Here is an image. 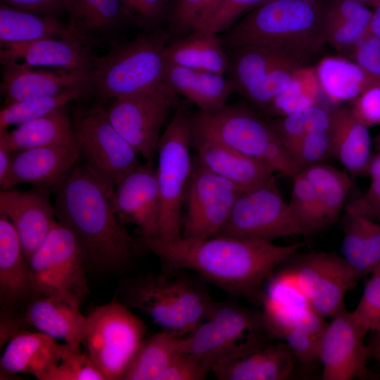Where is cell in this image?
<instances>
[{
	"label": "cell",
	"mask_w": 380,
	"mask_h": 380,
	"mask_svg": "<svg viewBox=\"0 0 380 380\" xmlns=\"http://www.w3.org/2000/svg\"><path fill=\"white\" fill-rule=\"evenodd\" d=\"M141 242L170 270H191L229 294L260 303L265 282L303 246L225 235Z\"/></svg>",
	"instance_id": "cell-1"
},
{
	"label": "cell",
	"mask_w": 380,
	"mask_h": 380,
	"mask_svg": "<svg viewBox=\"0 0 380 380\" xmlns=\"http://www.w3.org/2000/svg\"><path fill=\"white\" fill-rule=\"evenodd\" d=\"M53 192L56 220L75 237L87 267L115 270L127 264L134 239L118 217L111 196L83 163H77Z\"/></svg>",
	"instance_id": "cell-2"
},
{
	"label": "cell",
	"mask_w": 380,
	"mask_h": 380,
	"mask_svg": "<svg viewBox=\"0 0 380 380\" xmlns=\"http://www.w3.org/2000/svg\"><path fill=\"white\" fill-rule=\"evenodd\" d=\"M329 0H268L220 37L224 48L259 45L284 51L308 63L326 39Z\"/></svg>",
	"instance_id": "cell-3"
},
{
	"label": "cell",
	"mask_w": 380,
	"mask_h": 380,
	"mask_svg": "<svg viewBox=\"0 0 380 380\" xmlns=\"http://www.w3.org/2000/svg\"><path fill=\"white\" fill-rule=\"evenodd\" d=\"M165 42L166 36L154 30L96 56L89 73L90 93L100 99H115L165 82Z\"/></svg>",
	"instance_id": "cell-4"
},
{
	"label": "cell",
	"mask_w": 380,
	"mask_h": 380,
	"mask_svg": "<svg viewBox=\"0 0 380 380\" xmlns=\"http://www.w3.org/2000/svg\"><path fill=\"white\" fill-rule=\"evenodd\" d=\"M192 138L219 141L257 159L275 172L292 177L298 172L270 121L245 104L191 115Z\"/></svg>",
	"instance_id": "cell-5"
},
{
	"label": "cell",
	"mask_w": 380,
	"mask_h": 380,
	"mask_svg": "<svg viewBox=\"0 0 380 380\" xmlns=\"http://www.w3.org/2000/svg\"><path fill=\"white\" fill-rule=\"evenodd\" d=\"M191 139V114L182 106L177 109L158 146L160 211L157 235L151 240L167 242L182 237L184 196L193 167Z\"/></svg>",
	"instance_id": "cell-6"
},
{
	"label": "cell",
	"mask_w": 380,
	"mask_h": 380,
	"mask_svg": "<svg viewBox=\"0 0 380 380\" xmlns=\"http://www.w3.org/2000/svg\"><path fill=\"white\" fill-rule=\"evenodd\" d=\"M124 303L148 315L163 329L188 334L203 321L213 300L193 281L184 277H146L129 281Z\"/></svg>",
	"instance_id": "cell-7"
},
{
	"label": "cell",
	"mask_w": 380,
	"mask_h": 380,
	"mask_svg": "<svg viewBox=\"0 0 380 380\" xmlns=\"http://www.w3.org/2000/svg\"><path fill=\"white\" fill-rule=\"evenodd\" d=\"M30 292L80 306L89 293L81 248L66 227L57 222L29 260Z\"/></svg>",
	"instance_id": "cell-8"
},
{
	"label": "cell",
	"mask_w": 380,
	"mask_h": 380,
	"mask_svg": "<svg viewBox=\"0 0 380 380\" xmlns=\"http://www.w3.org/2000/svg\"><path fill=\"white\" fill-rule=\"evenodd\" d=\"M72 120L83 164L113 198L118 182L141 164L139 155L115 129L103 105L76 108Z\"/></svg>",
	"instance_id": "cell-9"
},
{
	"label": "cell",
	"mask_w": 380,
	"mask_h": 380,
	"mask_svg": "<svg viewBox=\"0 0 380 380\" xmlns=\"http://www.w3.org/2000/svg\"><path fill=\"white\" fill-rule=\"evenodd\" d=\"M145 334L142 320L114 298L87 316L83 343L106 380L123 379Z\"/></svg>",
	"instance_id": "cell-10"
},
{
	"label": "cell",
	"mask_w": 380,
	"mask_h": 380,
	"mask_svg": "<svg viewBox=\"0 0 380 380\" xmlns=\"http://www.w3.org/2000/svg\"><path fill=\"white\" fill-rule=\"evenodd\" d=\"M304 235L276 186L274 178L258 187L241 191L229 217L217 235L274 239Z\"/></svg>",
	"instance_id": "cell-11"
},
{
	"label": "cell",
	"mask_w": 380,
	"mask_h": 380,
	"mask_svg": "<svg viewBox=\"0 0 380 380\" xmlns=\"http://www.w3.org/2000/svg\"><path fill=\"white\" fill-rule=\"evenodd\" d=\"M177 94L162 82L138 94L115 99L106 108L115 129L146 161L153 160L160 129Z\"/></svg>",
	"instance_id": "cell-12"
},
{
	"label": "cell",
	"mask_w": 380,
	"mask_h": 380,
	"mask_svg": "<svg viewBox=\"0 0 380 380\" xmlns=\"http://www.w3.org/2000/svg\"><path fill=\"white\" fill-rule=\"evenodd\" d=\"M241 191L230 181L196 161L193 163L184 196L182 237L201 239L216 236L227 222Z\"/></svg>",
	"instance_id": "cell-13"
},
{
	"label": "cell",
	"mask_w": 380,
	"mask_h": 380,
	"mask_svg": "<svg viewBox=\"0 0 380 380\" xmlns=\"http://www.w3.org/2000/svg\"><path fill=\"white\" fill-rule=\"evenodd\" d=\"M296 255L287 267L311 308L325 319L345 310V297L359 279L342 257L322 252Z\"/></svg>",
	"instance_id": "cell-14"
},
{
	"label": "cell",
	"mask_w": 380,
	"mask_h": 380,
	"mask_svg": "<svg viewBox=\"0 0 380 380\" xmlns=\"http://www.w3.org/2000/svg\"><path fill=\"white\" fill-rule=\"evenodd\" d=\"M365 334L346 308L327 322L321 335L318 360L323 380H353L369 376V346Z\"/></svg>",
	"instance_id": "cell-15"
},
{
	"label": "cell",
	"mask_w": 380,
	"mask_h": 380,
	"mask_svg": "<svg viewBox=\"0 0 380 380\" xmlns=\"http://www.w3.org/2000/svg\"><path fill=\"white\" fill-rule=\"evenodd\" d=\"M112 203L121 221L137 227L141 241L156 238L160 199L153 160L141 163L118 182Z\"/></svg>",
	"instance_id": "cell-16"
},
{
	"label": "cell",
	"mask_w": 380,
	"mask_h": 380,
	"mask_svg": "<svg viewBox=\"0 0 380 380\" xmlns=\"http://www.w3.org/2000/svg\"><path fill=\"white\" fill-rule=\"evenodd\" d=\"M51 191L35 188L28 191L6 189L0 192V214L11 222L29 260L58 222Z\"/></svg>",
	"instance_id": "cell-17"
},
{
	"label": "cell",
	"mask_w": 380,
	"mask_h": 380,
	"mask_svg": "<svg viewBox=\"0 0 380 380\" xmlns=\"http://www.w3.org/2000/svg\"><path fill=\"white\" fill-rule=\"evenodd\" d=\"M78 144L44 146L15 152L10 171L1 190L21 184L53 191L80 159Z\"/></svg>",
	"instance_id": "cell-18"
},
{
	"label": "cell",
	"mask_w": 380,
	"mask_h": 380,
	"mask_svg": "<svg viewBox=\"0 0 380 380\" xmlns=\"http://www.w3.org/2000/svg\"><path fill=\"white\" fill-rule=\"evenodd\" d=\"M3 65L1 92L5 96L4 106L57 94L70 88L89 87L90 70L37 71L17 61Z\"/></svg>",
	"instance_id": "cell-19"
},
{
	"label": "cell",
	"mask_w": 380,
	"mask_h": 380,
	"mask_svg": "<svg viewBox=\"0 0 380 380\" xmlns=\"http://www.w3.org/2000/svg\"><path fill=\"white\" fill-rule=\"evenodd\" d=\"M93 44L77 36L49 37L1 48V62L23 59L29 66H52L65 70H91L96 56Z\"/></svg>",
	"instance_id": "cell-20"
},
{
	"label": "cell",
	"mask_w": 380,
	"mask_h": 380,
	"mask_svg": "<svg viewBox=\"0 0 380 380\" xmlns=\"http://www.w3.org/2000/svg\"><path fill=\"white\" fill-rule=\"evenodd\" d=\"M191 147L196 151V161L200 165L230 181L242 191L274 178V170L267 164L219 141L192 138Z\"/></svg>",
	"instance_id": "cell-21"
},
{
	"label": "cell",
	"mask_w": 380,
	"mask_h": 380,
	"mask_svg": "<svg viewBox=\"0 0 380 380\" xmlns=\"http://www.w3.org/2000/svg\"><path fill=\"white\" fill-rule=\"evenodd\" d=\"M297 362L289 346L281 341L224 359L211 371L220 380H283Z\"/></svg>",
	"instance_id": "cell-22"
},
{
	"label": "cell",
	"mask_w": 380,
	"mask_h": 380,
	"mask_svg": "<svg viewBox=\"0 0 380 380\" xmlns=\"http://www.w3.org/2000/svg\"><path fill=\"white\" fill-rule=\"evenodd\" d=\"M38 296L27 306L25 322L55 340L80 348L87 327V317L80 306L55 297Z\"/></svg>",
	"instance_id": "cell-23"
},
{
	"label": "cell",
	"mask_w": 380,
	"mask_h": 380,
	"mask_svg": "<svg viewBox=\"0 0 380 380\" xmlns=\"http://www.w3.org/2000/svg\"><path fill=\"white\" fill-rule=\"evenodd\" d=\"M63 344L39 332L22 331L7 343L0 361L7 373L32 374L44 380L58 362Z\"/></svg>",
	"instance_id": "cell-24"
},
{
	"label": "cell",
	"mask_w": 380,
	"mask_h": 380,
	"mask_svg": "<svg viewBox=\"0 0 380 380\" xmlns=\"http://www.w3.org/2000/svg\"><path fill=\"white\" fill-rule=\"evenodd\" d=\"M329 134L331 156L353 175L367 173L372 158L368 127L350 110L337 108L331 111Z\"/></svg>",
	"instance_id": "cell-25"
},
{
	"label": "cell",
	"mask_w": 380,
	"mask_h": 380,
	"mask_svg": "<svg viewBox=\"0 0 380 380\" xmlns=\"http://www.w3.org/2000/svg\"><path fill=\"white\" fill-rule=\"evenodd\" d=\"M64 12L72 30L93 45L132 22L121 0H65Z\"/></svg>",
	"instance_id": "cell-26"
},
{
	"label": "cell",
	"mask_w": 380,
	"mask_h": 380,
	"mask_svg": "<svg viewBox=\"0 0 380 380\" xmlns=\"http://www.w3.org/2000/svg\"><path fill=\"white\" fill-rule=\"evenodd\" d=\"M164 81L177 94L210 112L223 107L233 92L224 75L167 64Z\"/></svg>",
	"instance_id": "cell-27"
},
{
	"label": "cell",
	"mask_w": 380,
	"mask_h": 380,
	"mask_svg": "<svg viewBox=\"0 0 380 380\" xmlns=\"http://www.w3.org/2000/svg\"><path fill=\"white\" fill-rule=\"evenodd\" d=\"M167 64L224 75L229 65L226 49L218 34L196 29L167 45Z\"/></svg>",
	"instance_id": "cell-28"
},
{
	"label": "cell",
	"mask_w": 380,
	"mask_h": 380,
	"mask_svg": "<svg viewBox=\"0 0 380 380\" xmlns=\"http://www.w3.org/2000/svg\"><path fill=\"white\" fill-rule=\"evenodd\" d=\"M229 65L226 73L233 92L242 94L251 83L281 66H307L291 54L272 47L243 45L227 49Z\"/></svg>",
	"instance_id": "cell-29"
},
{
	"label": "cell",
	"mask_w": 380,
	"mask_h": 380,
	"mask_svg": "<svg viewBox=\"0 0 380 380\" xmlns=\"http://www.w3.org/2000/svg\"><path fill=\"white\" fill-rule=\"evenodd\" d=\"M73 36L80 37L68 24H63L56 18L23 11L2 2L0 4L1 48L25 44L49 37Z\"/></svg>",
	"instance_id": "cell-30"
},
{
	"label": "cell",
	"mask_w": 380,
	"mask_h": 380,
	"mask_svg": "<svg viewBox=\"0 0 380 380\" xmlns=\"http://www.w3.org/2000/svg\"><path fill=\"white\" fill-rule=\"evenodd\" d=\"M6 136L14 152L44 146H66L77 144L73 122L66 106L42 117L18 125Z\"/></svg>",
	"instance_id": "cell-31"
},
{
	"label": "cell",
	"mask_w": 380,
	"mask_h": 380,
	"mask_svg": "<svg viewBox=\"0 0 380 380\" xmlns=\"http://www.w3.org/2000/svg\"><path fill=\"white\" fill-rule=\"evenodd\" d=\"M186 336L163 329L144 338L123 379L159 380L173 361L186 352Z\"/></svg>",
	"instance_id": "cell-32"
},
{
	"label": "cell",
	"mask_w": 380,
	"mask_h": 380,
	"mask_svg": "<svg viewBox=\"0 0 380 380\" xmlns=\"http://www.w3.org/2000/svg\"><path fill=\"white\" fill-rule=\"evenodd\" d=\"M29 262L16 230L9 219L0 214V295L14 300L31 293Z\"/></svg>",
	"instance_id": "cell-33"
},
{
	"label": "cell",
	"mask_w": 380,
	"mask_h": 380,
	"mask_svg": "<svg viewBox=\"0 0 380 380\" xmlns=\"http://www.w3.org/2000/svg\"><path fill=\"white\" fill-rule=\"evenodd\" d=\"M315 69L321 92L334 103L354 101L369 87L379 84L357 63L343 58L326 57Z\"/></svg>",
	"instance_id": "cell-34"
},
{
	"label": "cell",
	"mask_w": 380,
	"mask_h": 380,
	"mask_svg": "<svg viewBox=\"0 0 380 380\" xmlns=\"http://www.w3.org/2000/svg\"><path fill=\"white\" fill-rule=\"evenodd\" d=\"M372 14L358 0H331L326 15V39L336 49L355 47L365 37Z\"/></svg>",
	"instance_id": "cell-35"
},
{
	"label": "cell",
	"mask_w": 380,
	"mask_h": 380,
	"mask_svg": "<svg viewBox=\"0 0 380 380\" xmlns=\"http://www.w3.org/2000/svg\"><path fill=\"white\" fill-rule=\"evenodd\" d=\"M302 171L312 184L325 227L338 219L351 188L349 176L332 166L319 163Z\"/></svg>",
	"instance_id": "cell-36"
},
{
	"label": "cell",
	"mask_w": 380,
	"mask_h": 380,
	"mask_svg": "<svg viewBox=\"0 0 380 380\" xmlns=\"http://www.w3.org/2000/svg\"><path fill=\"white\" fill-rule=\"evenodd\" d=\"M321 92L315 68H298L288 88L265 109L274 117H284L304 111L316 105Z\"/></svg>",
	"instance_id": "cell-37"
},
{
	"label": "cell",
	"mask_w": 380,
	"mask_h": 380,
	"mask_svg": "<svg viewBox=\"0 0 380 380\" xmlns=\"http://www.w3.org/2000/svg\"><path fill=\"white\" fill-rule=\"evenodd\" d=\"M262 306L263 328L280 339L292 330L321 334L327 324L325 318L308 305L279 307L263 303Z\"/></svg>",
	"instance_id": "cell-38"
},
{
	"label": "cell",
	"mask_w": 380,
	"mask_h": 380,
	"mask_svg": "<svg viewBox=\"0 0 380 380\" xmlns=\"http://www.w3.org/2000/svg\"><path fill=\"white\" fill-rule=\"evenodd\" d=\"M88 93H90L89 87H79L57 94L4 106L0 111V130L45 115Z\"/></svg>",
	"instance_id": "cell-39"
},
{
	"label": "cell",
	"mask_w": 380,
	"mask_h": 380,
	"mask_svg": "<svg viewBox=\"0 0 380 380\" xmlns=\"http://www.w3.org/2000/svg\"><path fill=\"white\" fill-rule=\"evenodd\" d=\"M341 256L357 279L369 275V251L362 214L349 205L345 212Z\"/></svg>",
	"instance_id": "cell-40"
},
{
	"label": "cell",
	"mask_w": 380,
	"mask_h": 380,
	"mask_svg": "<svg viewBox=\"0 0 380 380\" xmlns=\"http://www.w3.org/2000/svg\"><path fill=\"white\" fill-rule=\"evenodd\" d=\"M293 186L289 208L303 231L308 235L325 228L313 186L302 171L292 177Z\"/></svg>",
	"instance_id": "cell-41"
},
{
	"label": "cell",
	"mask_w": 380,
	"mask_h": 380,
	"mask_svg": "<svg viewBox=\"0 0 380 380\" xmlns=\"http://www.w3.org/2000/svg\"><path fill=\"white\" fill-rule=\"evenodd\" d=\"M106 380L88 354L63 344L61 357L44 380Z\"/></svg>",
	"instance_id": "cell-42"
},
{
	"label": "cell",
	"mask_w": 380,
	"mask_h": 380,
	"mask_svg": "<svg viewBox=\"0 0 380 380\" xmlns=\"http://www.w3.org/2000/svg\"><path fill=\"white\" fill-rule=\"evenodd\" d=\"M268 0H217L201 17L196 29L220 34L232 27L243 14ZM195 29V30H196Z\"/></svg>",
	"instance_id": "cell-43"
},
{
	"label": "cell",
	"mask_w": 380,
	"mask_h": 380,
	"mask_svg": "<svg viewBox=\"0 0 380 380\" xmlns=\"http://www.w3.org/2000/svg\"><path fill=\"white\" fill-rule=\"evenodd\" d=\"M303 66L285 65L276 68L258 79L242 92L253 104L265 110L289 86L296 71Z\"/></svg>",
	"instance_id": "cell-44"
},
{
	"label": "cell",
	"mask_w": 380,
	"mask_h": 380,
	"mask_svg": "<svg viewBox=\"0 0 380 380\" xmlns=\"http://www.w3.org/2000/svg\"><path fill=\"white\" fill-rule=\"evenodd\" d=\"M217 0H168L166 22L176 39L196 29L203 14Z\"/></svg>",
	"instance_id": "cell-45"
},
{
	"label": "cell",
	"mask_w": 380,
	"mask_h": 380,
	"mask_svg": "<svg viewBox=\"0 0 380 380\" xmlns=\"http://www.w3.org/2000/svg\"><path fill=\"white\" fill-rule=\"evenodd\" d=\"M360 299L350 315L366 334L380 329V265L370 274Z\"/></svg>",
	"instance_id": "cell-46"
},
{
	"label": "cell",
	"mask_w": 380,
	"mask_h": 380,
	"mask_svg": "<svg viewBox=\"0 0 380 380\" xmlns=\"http://www.w3.org/2000/svg\"><path fill=\"white\" fill-rule=\"evenodd\" d=\"M298 171L322 163L331 156L329 132L310 134L287 151Z\"/></svg>",
	"instance_id": "cell-47"
},
{
	"label": "cell",
	"mask_w": 380,
	"mask_h": 380,
	"mask_svg": "<svg viewBox=\"0 0 380 380\" xmlns=\"http://www.w3.org/2000/svg\"><path fill=\"white\" fill-rule=\"evenodd\" d=\"M132 22L155 30L166 21L168 0H121Z\"/></svg>",
	"instance_id": "cell-48"
},
{
	"label": "cell",
	"mask_w": 380,
	"mask_h": 380,
	"mask_svg": "<svg viewBox=\"0 0 380 380\" xmlns=\"http://www.w3.org/2000/svg\"><path fill=\"white\" fill-rule=\"evenodd\" d=\"M322 333L292 330L286 333L281 340L289 346L298 362L309 365L319 360V346Z\"/></svg>",
	"instance_id": "cell-49"
},
{
	"label": "cell",
	"mask_w": 380,
	"mask_h": 380,
	"mask_svg": "<svg viewBox=\"0 0 380 380\" xmlns=\"http://www.w3.org/2000/svg\"><path fill=\"white\" fill-rule=\"evenodd\" d=\"M367 174L370 184L365 195L353 205L358 212L380 221V151L372 156Z\"/></svg>",
	"instance_id": "cell-50"
},
{
	"label": "cell",
	"mask_w": 380,
	"mask_h": 380,
	"mask_svg": "<svg viewBox=\"0 0 380 380\" xmlns=\"http://www.w3.org/2000/svg\"><path fill=\"white\" fill-rule=\"evenodd\" d=\"M353 101L350 110L361 123L369 127L380 125V84L365 89Z\"/></svg>",
	"instance_id": "cell-51"
},
{
	"label": "cell",
	"mask_w": 380,
	"mask_h": 380,
	"mask_svg": "<svg viewBox=\"0 0 380 380\" xmlns=\"http://www.w3.org/2000/svg\"><path fill=\"white\" fill-rule=\"evenodd\" d=\"M355 62L380 84V38L366 37L354 50Z\"/></svg>",
	"instance_id": "cell-52"
},
{
	"label": "cell",
	"mask_w": 380,
	"mask_h": 380,
	"mask_svg": "<svg viewBox=\"0 0 380 380\" xmlns=\"http://www.w3.org/2000/svg\"><path fill=\"white\" fill-rule=\"evenodd\" d=\"M208 372L193 355L184 353L175 359L159 380H201Z\"/></svg>",
	"instance_id": "cell-53"
},
{
	"label": "cell",
	"mask_w": 380,
	"mask_h": 380,
	"mask_svg": "<svg viewBox=\"0 0 380 380\" xmlns=\"http://www.w3.org/2000/svg\"><path fill=\"white\" fill-rule=\"evenodd\" d=\"M1 2L38 15L56 18L64 11L65 0H1Z\"/></svg>",
	"instance_id": "cell-54"
},
{
	"label": "cell",
	"mask_w": 380,
	"mask_h": 380,
	"mask_svg": "<svg viewBox=\"0 0 380 380\" xmlns=\"http://www.w3.org/2000/svg\"><path fill=\"white\" fill-rule=\"evenodd\" d=\"M303 115L307 134L329 132L331 111L316 104L303 111Z\"/></svg>",
	"instance_id": "cell-55"
},
{
	"label": "cell",
	"mask_w": 380,
	"mask_h": 380,
	"mask_svg": "<svg viewBox=\"0 0 380 380\" xmlns=\"http://www.w3.org/2000/svg\"><path fill=\"white\" fill-rule=\"evenodd\" d=\"M14 155L15 152L8 143L6 129L0 130V184L10 171Z\"/></svg>",
	"instance_id": "cell-56"
},
{
	"label": "cell",
	"mask_w": 380,
	"mask_h": 380,
	"mask_svg": "<svg viewBox=\"0 0 380 380\" xmlns=\"http://www.w3.org/2000/svg\"><path fill=\"white\" fill-rule=\"evenodd\" d=\"M17 326L18 324L14 319L5 316L1 317L0 333L1 346L8 343L13 336L23 331L19 329Z\"/></svg>",
	"instance_id": "cell-57"
},
{
	"label": "cell",
	"mask_w": 380,
	"mask_h": 380,
	"mask_svg": "<svg viewBox=\"0 0 380 380\" xmlns=\"http://www.w3.org/2000/svg\"><path fill=\"white\" fill-rule=\"evenodd\" d=\"M374 5L376 8L372 12L365 37L371 36L380 38V1L374 4Z\"/></svg>",
	"instance_id": "cell-58"
},
{
	"label": "cell",
	"mask_w": 380,
	"mask_h": 380,
	"mask_svg": "<svg viewBox=\"0 0 380 380\" xmlns=\"http://www.w3.org/2000/svg\"><path fill=\"white\" fill-rule=\"evenodd\" d=\"M369 346L371 355L373 356L380 366V329L374 332L372 342Z\"/></svg>",
	"instance_id": "cell-59"
},
{
	"label": "cell",
	"mask_w": 380,
	"mask_h": 380,
	"mask_svg": "<svg viewBox=\"0 0 380 380\" xmlns=\"http://www.w3.org/2000/svg\"><path fill=\"white\" fill-rule=\"evenodd\" d=\"M362 3H365V2H372L374 4H376V2H378L380 0H358Z\"/></svg>",
	"instance_id": "cell-60"
}]
</instances>
